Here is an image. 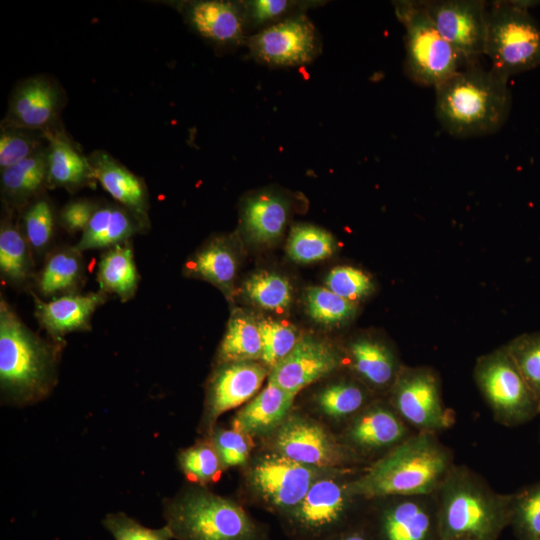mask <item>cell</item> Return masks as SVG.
<instances>
[{"label":"cell","instance_id":"6da1fadb","mask_svg":"<svg viewBox=\"0 0 540 540\" xmlns=\"http://www.w3.org/2000/svg\"><path fill=\"white\" fill-rule=\"evenodd\" d=\"M455 465L453 451L438 434L415 432L349 481L351 494L364 500L435 494Z\"/></svg>","mask_w":540,"mask_h":540},{"label":"cell","instance_id":"7a4b0ae2","mask_svg":"<svg viewBox=\"0 0 540 540\" xmlns=\"http://www.w3.org/2000/svg\"><path fill=\"white\" fill-rule=\"evenodd\" d=\"M508 79L469 64L435 87V113L443 129L459 138L498 131L511 110Z\"/></svg>","mask_w":540,"mask_h":540},{"label":"cell","instance_id":"3957f363","mask_svg":"<svg viewBox=\"0 0 540 540\" xmlns=\"http://www.w3.org/2000/svg\"><path fill=\"white\" fill-rule=\"evenodd\" d=\"M436 498L441 540H498L510 525L514 493L495 491L465 465L453 466Z\"/></svg>","mask_w":540,"mask_h":540},{"label":"cell","instance_id":"277c9868","mask_svg":"<svg viewBox=\"0 0 540 540\" xmlns=\"http://www.w3.org/2000/svg\"><path fill=\"white\" fill-rule=\"evenodd\" d=\"M62 341L49 342L37 335L2 298L0 302L2 392L19 402L44 397L56 381Z\"/></svg>","mask_w":540,"mask_h":540},{"label":"cell","instance_id":"5b68a950","mask_svg":"<svg viewBox=\"0 0 540 540\" xmlns=\"http://www.w3.org/2000/svg\"><path fill=\"white\" fill-rule=\"evenodd\" d=\"M163 516L176 540H267L239 504L202 488L166 500Z\"/></svg>","mask_w":540,"mask_h":540},{"label":"cell","instance_id":"8992f818","mask_svg":"<svg viewBox=\"0 0 540 540\" xmlns=\"http://www.w3.org/2000/svg\"><path fill=\"white\" fill-rule=\"evenodd\" d=\"M536 1L488 5L485 52L491 69L509 79L540 66V23L529 12Z\"/></svg>","mask_w":540,"mask_h":540},{"label":"cell","instance_id":"52a82bcc","mask_svg":"<svg viewBox=\"0 0 540 540\" xmlns=\"http://www.w3.org/2000/svg\"><path fill=\"white\" fill-rule=\"evenodd\" d=\"M394 7L405 28L404 70L414 83L435 88L469 65L439 33L422 1H397Z\"/></svg>","mask_w":540,"mask_h":540},{"label":"cell","instance_id":"ba28073f","mask_svg":"<svg viewBox=\"0 0 540 540\" xmlns=\"http://www.w3.org/2000/svg\"><path fill=\"white\" fill-rule=\"evenodd\" d=\"M473 378L497 423L515 427L540 413V399L504 345L477 358Z\"/></svg>","mask_w":540,"mask_h":540},{"label":"cell","instance_id":"9c48e42d","mask_svg":"<svg viewBox=\"0 0 540 540\" xmlns=\"http://www.w3.org/2000/svg\"><path fill=\"white\" fill-rule=\"evenodd\" d=\"M388 402L416 432L438 434L455 424V413L443 401L441 380L430 366H406L388 392Z\"/></svg>","mask_w":540,"mask_h":540},{"label":"cell","instance_id":"30bf717a","mask_svg":"<svg viewBox=\"0 0 540 540\" xmlns=\"http://www.w3.org/2000/svg\"><path fill=\"white\" fill-rule=\"evenodd\" d=\"M273 445L283 456L319 469H346L359 462L344 443L317 422L301 416L289 417L277 428Z\"/></svg>","mask_w":540,"mask_h":540},{"label":"cell","instance_id":"8fae6325","mask_svg":"<svg viewBox=\"0 0 540 540\" xmlns=\"http://www.w3.org/2000/svg\"><path fill=\"white\" fill-rule=\"evenodd\" d=\"M374 501L379 506L368 523L374 540H441L436 493Z\"/></svg>","mask_w":540,"mask_h":540},{"label":"cell","instance_id":"7c38bea8","mask_svg":"<svg viewBox=\"0 0 540 540\" xmlns=\"http://www.w3.org/2000/svg\"><path fill=\"white\" fill-rule=\"evenodd\" d=\"M354 497L349 481L333 477L316 480L299 505L287 515L290 526L301 537L319 538L347 526Z\"/></svg>","mask_w":540,"mask_h":540},{"label":"cell","instance_id":"4fadbf2b","mask_svg":"<svg viewBox=\"0 0 540 540\" xmlns=\"http://www.w3.org/2000/svg\"><path fill=\"white\" fill-rule=\"evenodd\" d=\"M320 470L273 452L257 459L250 470L249 480L268 505L289 515L319 479Z\"/></svg>","mask_w":540,"mask_h":540},{"label":"cell","instance_id":"5bb4252c","mask_svg":"<svg viewBox=\"0 0 540 540\" xmlns=\"http://www.w3.org/2000/svg\"><path fill=\"white\" fill-rule=\"evenodd\" d=\"M247 44L255 60L277 67L309 63L320 46L315 27L302 14L266 26L248 38Z\"/></svg>","mask_w":540,"mask_h":540},{"label":"cell","instance_id":"9a60e30c","mask_svg":"<svg viewBox=\"0 0 540 540\" xmlns=\"http://www.w3.org/2000/svg\"><path fill=\"white\" fill-rule=\"evenodd\" d=\"M422 4L439 33L467 61L485 52L488 4L480 0H436Z\"/></svg>","mask_w":540,"mask_h":540},{"label":"cell","instance_id":"2e32d148","mask_svg":"<svg viewBox=\"0 0 540 540\" xmlns=\"http://www.w3.org/2000/svg\"><path fill=\"white\" fill-rule=\"evenodd\" d=\"M67 96L51 76L35 75L13 88L1 125L48 132L62 125L60 115Z\"/></svg>","mask_w":540,"mask_h":540},{"label":"cell","instance_id":"e0dca14e","mask_svg":"<svg viewBox=\"0 0 540 540\" xmlns=\"http://www.w3.org/2000/svg\"><path fill=\"white\" fill-rule=\"evenodd\" d=\"M415 432L388 401H374L350 420L344 444L360 461L375 453L382 457Z\"/></svg>","mask_w":540,"mask_h":540},{"label":"cell","instance_id":"ac0fdd59","mask_svg":"<svg viewBox=\"0 0 540 540\" xmlns=\"http://www.w3.org/2000/svg\"><path fill=\"white\" fill-rule=\"evenodd\" d=\"M342 364L337 350L311 336L300 337L291 352L269 372V380L296 395L300 390L335 371Z\"/></svg>","mask_w":540,"mask_h":540},{"label":"cell","instance_id":"d6986e66","mask_svg":"<svg viewBox=\"0 0 540 540\" xmlns=\"http://www.w3.org/2000/svg\"><path fill=\"white\" fill-rule=\"evenodd\" d=\"M176 6L187 25L214 46L227 48L244 42L247 25L241 2L194 0Z\"/></svg>","mask_w":540,"mask_h":540},{"label":"cell","instance_id":"ffe728a7","mask_svg":"<svg viewBox=\"0 0 540 540\" xmlns=\"http://www.w3.org/2000/svg\"><path fill=\"white\" fill-rule=\"evenodd\" d=\"M268 373L265 365L254 361L222 363L207 389L204 422L209 429L220 415L249 401Z\"/></svg>","mask_w":540,"mask_h":540},{"label":"cell","instance_id":"44dd1931","mask_svg":"<svg viewBox=\"0 0 540 540\" xmlns=\"http://www.w3.org/2000/svg\"><path fill=\"white\" fill-rule=\"evenodd\" d=\"M347 355L358 380L373 391L389 392L403 366L393 347L372 334L350 340Z\"/></svg>","mask_w":540,"mask_h":540},{"label":"cell","instance_id":"7402d4cb","mask_svg":"<svg viewBox=\"0 0 540 540\" xmlns=\"http://www.w3.org/2000/svg\"><path fill=\"white\" fill-rule=\"evenodd\" d=\"M89 159L103 189L148 229L149 195L143 179L104 150H95Z\"/></svg>","mask_w":540,"mask_h":540},{"label":"cell","instance_id":"603a6c76","mask_svg":"<svg viewBox=\"0 0 540 540\" xmlns=\"http://www.w3.org/2000/svg\"><path fill=\"white\" fill-rule=\"evenodd\" d=\"M35 318L40 326L53 338L63 340V336L73 331L90 328V320L96 308L107 300V295L99 292L87 294H64L45 302L33 294Z\"/></svg>","mask_w":540,"mask_h":540},{"label":"cell","instance_id":"cb8c5ba5","mask_svg":"<svg viewBox=\"0 0 540 540\" xmlns=\"http://www.w3.org/2000/svg\"><path fill=\"white\" fill-rule=\"evenodd\" d=\"M47 140L48 188L77 191L94 187L96 177L89 156H85L63 126L45 132Z\"/></svg>","mask_w":540,"mask_h":540},{"label":"cell","instance_id":"d4e9b609","mask_svg":"<svg viewBox=\"0 0 540 540\" xmlns=\"http://www.w3.org/2000/svg\"><path fill=\"white\" fill-rule=\"evenodd\" d=\"M0 171L1 195L6 208L23 210L48 188L47 144Z\"/></svg>","mask_w":540,"mask_h":540},{"label":"cell","instance_id":"484cf974","mask_svg":"<svg viewBox=\"0 0 540 540\" xmlns=\"http://www.w3.org/2000/svg\"><path fill=\"white\" fill-rule=\"evenodd\" d=\"M296 395L272 382L238 411L232 421L234 430L249 436L267 434L286 420Z\"/></svg>","mask_w":540,"mask_h":540},{"label":"cell","instance_id":"4316f807","mask_svg":"<svg viewBox=\"0 0 540 540\" xmlns=\"http://www.w3.org/2000/svg\"><path fill=\"white\" fill-rule=\"evenodd\" d=\"M142 230L146 229L123 206L119 204L100 205L75 247L80 252L90 249H108L117 244L128 242L133 235Z\"/></svg>","mask_w":540,"mask_h":540},{"label":"cell","instance_id":"83f0119b","mask_svg":"<svg viewBox=\"0 0 540 540\" xmlns=\"http://www.w3.org/2000/svg\"><path fill=\"white\" fill-rule=\"evenodd\" d=\"M289 215L287 199L272 191H261L245 199L241 209L243 230L259 243L278 239Z\"/></svg>","mask_w":540,"mask_h":540},{"label":"cell","instance_id":"f1b7e54d","mask_svg":"<svg viewBox=\"0 0 540 540\" xmlns=\"http://www.w3.org/2000/svg\"><path fill=\"white\" fill-rule=\"evenodd\" d=\"M96 279L106 295L115 294L122 302L134 297L140 276L130 241L112 246L101 255Z\"/></svg>","mask_w":540,"mask_h":540},{"label":"cell","instance_id":"f546056e","mask_svg":"<svg viewBox=\"0 0 540 540\" xmlns=\"http://www.w3.org/2000/svg\"><path fill=\"white\" fill-rule=\"evenodd\" d=\"M237 270L236 257L226 239L217 237L188 260L185 271L206 280L225 292L232 288Z\"/></svg>","mask_w":540,"mask_h":540},{"label":"cell","instance_id":"4dcf8cb0","mask_svg":"<svg viewBox=\"0 0 540 540\" xmlns=\"http://www.w3.org/2000/svg\"><path fill=\"white\" fill-rule=\"evenodd\" d=\"M31 251L21 228L6 214L0 225V272L5 281L21 286L33 277Z\"/></svg>","mask_w":540,"mask_h":540},{"label":"cell","instance_id":"1f68e13d","mask_svg":"<svg viewBox=\"0 0 540 540\" xmlns=\"http://www.w3.org/2000/svg\"><path fill=\"white\" fill-rule=\"evenodd\" d=\"M83 275L81 252L75 246L59 248L48 256L36 279V287L44 297L72 294L80 285Z\"/></svg>","mask_w":540,"mask_h":540},{"label":"cell","instance_id":"d6a6232c","mask_svg":"<svg viewBox=\"0 0 540 540\" xmlns=\"http://www.w3.org/2000/svg\"><path fill=\"white\" fill-rule=\"evenodd\" d=\"M262 340L258 322L236 310L232 313L220 344L218 359L222 363L261 359Z\"/></svg>","mask_w":540,"mask_h":540},{"label":"cell","instance_id":"836d02e7","mask_svg":"<svg viewBox=\"0 0 540 540\" xmlns=\"http://www.w3.org/2000/svg\"><path fill=\"white\" fill-rule=\"evenodd\" d=\"M319 408L327 416L350 420L370 402L369 389L359 380H340L325 387L317 396Z\"/></svg>","mask_w":540,"mask_h":540},{"label":"cell","instance_id":"e575fe53","mask_svg":"<svg viewBox=\"0 0 540 540\" xmlns=\"http://www.w3.org/2000/svg\"><path fill=\"white\" fill-rule=\"evenodd\" d=\"M246 296L257 306L268 311H285L292 300L289 281L274 272L260 271L244 283Z\"/></svg>","mask_w":540,"mask_h":540},{"label":"cell","instance_id":"d590c367","mask_svg":"<svg viewBox=\"0 0 540 540\" xmlns=\"http://www.w3.org/2000/svg\"><path fill=\"white\" fill-rule=\"evenodd\" d=\"M335 249L333 236L319 227L295 226L287 242V254L295 262L313 263L331 256Z\"/></svg>","mask_w":540,"mask_h":540},{"label":"cell","instance_id":"8d00e7d4","mask_svg":"<svg viewBox=\"0 0 540 540\" xmlns=\"http://www.w3.org/2000/svg\"><path fill=\"white\" fill-rule=\"evenodd\" d=\"M20 228L32 251L39 253L48 247L54 236L55 212L44 194L22 210Z\"/></svg>","mask_w":540,"mask_h":540},{"label":"cell","instance_id":"74e56055","mask_svg":"<svg viewBox=\"0 0 540 540\" xmlns=\"http://www.w3.org/2000/svg\"><path fill=\"white\" fill-rule=\"evenodd\" d=\"M306 307L313 320L328 326L347 323L357 312V303L348 301L325 287L307 289Z\"/></svg>","mask_w":540,"mask_h":540},{"label":"cell","instance_id":"f35d334b","mask_svg":"<svg viewBox=\"0 0 540 540\" xmlns=\"http://www.w3.org/2000/svg\"><path fill=\"white\" fill-rule=\"evenodd\" d=\"M509 526L518 540H540V481L514 492Z\"/></svg>","mask_w":540,"mask_h":540},{"label":"cell","instance_id":"ab89813d","mask_svg":"<svg viewBox=\"0 0 540 540\" xmlns=\"http://www.w3.org/2000/svg\"><path fill=\"white\" fill-rule=\"evenodd\" d=\"M46 144L44 132L0 125V170L33 155Z\"/></svg>","mask_w":540,"mask_h":540},{"label":"cell","instance_id":"60d3db41","mask_svg":"<svg viewBox=\"0 0 540 540\" xmlns=\"http://www.w3.org/2000/svg\"><path fill=\"white\" fill-rule=\"evenodd\" d=\"M258 325L262 340L261 360L271 370L291 352L300 337L297 329L286 321L263 319Z\"/></svg>","mask_w":540,"mask_h":540},{"label":"cell","instance_id":"b9f144b4","mask_svg":"<svg viewBox=\"0 0 540 540\" xmlns=\"http://www.w3.org/2000/svg\"><path fill=\"white\" fill-rule=\"evenodd\" d=\"M504 346L529 387L540 399V330L520 334Z\"/></svg>","mask_w":540,"mask_h":540},{"label":"cell","instance_id":"7bdbcfd3","mask_svg":"<svg viewBox=\"0 0 540 540\" xmlns=\"http://www.w3.org/2000/svg\"><path fill=\"white\" fill-rule=\"evenodd\" d=\"M178 460L187 478L200 484L214 480L220 474L223 465L213 444L207 442L182 450Z\"/></svg>","mask_w":540,"mask_h":540},{"label":"cell","instance_id":"ee69618b","mask_svg":"<svg viewBox=\"0 0 540 540\" xmlns=\"http://www.w3.org/2000/svg\"><path fill=\"white\" fill-rule=\"evenodd\" d=\"M326 288L348 301L357 303L371 295L375 285L371 277L361 269L338 266L327 275Z\"/></svg>","mask_w":540,"mask_h":540},{"label":"cell","instance_id":"f6af8a7d","mask_svg":"<svg viewBox=\"0 0 540 540\" xmlns=\"http://www.w3.org/2000/svg\"><path fill=\"white\" fill-rule=\"evenodd\" d=\"M104 528L115 540H171L172 533L161 528L145 527L123 512L108 513L102 520Z\"/></svg>","mask_w":540,"mask_h":540},{"label":"cell","instance_id":"bcb514c9","mask_svg":"<svg viewBox=\"0 0 540 540\" xmlns=\"http://www.w3.org/2000/svg\"><path fill=\"white\" fill-rule=\"evenodd\" d=\"M242 7L247 29L272 25L298 6L296 2L287 0H252L243 1Z\"/></svg>","mask_w":540,"mask_h":540},{"label":"cell","instance_id":"7dc6e473","mask_svg":"<svg viewBox=\"0 0 540 540\" xmlns=\"http://www.w3.org/2000/svg\"><path fill=\"white\" fill-rule=\"evenodd\" d=\"M212 444L222 464L226 467L243 465L250 453V444L243 433L218 429L213 433Z\"/></svg>","mask_w":540,"mask_h":540},{"label":"cell","instance_id":"c3c4849f","mask_svg":"<svg viewBox=\"0 0 540 540\" xmlns=\"http://www.w3.org/2000/svg\"><path fill=\"white\" fill-rule=\"evenodd\" d=\"M101 204L89 199L68 202L59 213V223L70 233L83 232Z\"/></svg>","mask_w":540,"mask_h":540},{"label":"cell","instance_id":"681fc988","mask_svg":"<svg viewBox=\"0 0 540 540\" xmlns=\"http://www.w3.org/2000/svg\"><path fill=\"white\" fill-rule=\"evenodd\" d=\"M329 540H374L368 523L351 524L330 535Z\"/></svg>","mask_w":540,"mask_h":540}]
</instances>
